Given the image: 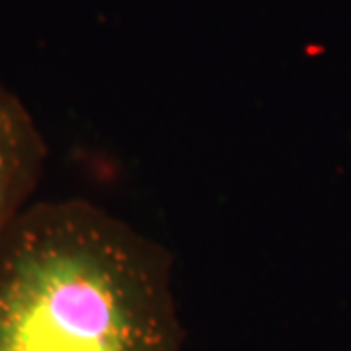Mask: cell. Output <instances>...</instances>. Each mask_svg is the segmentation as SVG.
<instances>
[{"label":"cell","instance_id":"cell-2","mask_svg":"<svg viewBox=\"0 0 351 351\" xmlns=\"http://www.w3.org/2000/svg\"><path fill=\"white\" fill-rule=\"evenodd\" d=\"M47 158L34 115L0 82V237L32 203Z\"/></svg>","mask_w":351,"mask_h":351},{"label":"cell","instance_id":"cell-1","mask_svg":"<svg viewBox=\"0 0 351 351\" xmlns=\"http://www.w3.org/2000/svg\"><path fill=\"white\" fill-rule=\"evenodd\" d=\"M170 252L86 199L0 237V351H182Z\"/></svg>","mask_w":351,"mask_h":351}]
</instances>
